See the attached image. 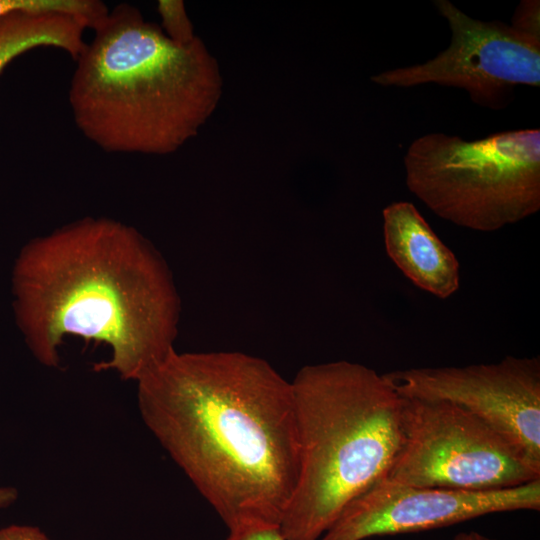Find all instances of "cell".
<instances>
[{
  "label": "cell",
  "mask_w": 540,
  "mask_h": 540,
  "mask_svg": "<svg viewBox=\"0 0 540 540\" xmlns=\"http://www.w3.org/2000/svg\"><path fill=\"white\" fill-rule=\"evenodd\" d=\"M141 418L228 531L280 526L299 472L291 382L237 351H172L137 382Z\"/></svg>",
  "instance_id": "6da1fadb"
},
{
  "label": "cell",
  "mask_w": 540,
  "mask_h": 540,
  "mask_svg": "<svg viewBox=\"0 0 540 540\" xmlns=\"http://www.w3.org/2000/svg\"><path fill=\"white\" fill-rule=\"evenodd\" d=\"M16 324L42 365H59L66 337L106 344L112 370L137 382L174 351L180 299L164 258L135 228L86 217L18 253L11 275Z\"/></svg>",
  "instance_id": "7a4b0ae2"
},
{
  "label": "cell",
  "mask_w": 540,
  "mask_h": 540,
  "mask_svg": "<svg viewBox=\"0 0 540 540\" xmlns=\"http://www.w3.org/2000/svg\"><path fill=\"white\" fill-rule=\"evenodd\" d=\"M93 31L68 91L81 133L105 152L150 155L171 154L196 136L223 86L203 41L174 43L128 3Z\"/></svg>",
  "instance_id": "3957f363"
},
{
  "label": "cell",
  "mask_w": 540,
  "mask_h": 540,
  "mask_svg": "<svg viewBox=\"0 0 540 540\" xmlns=\"http://www.w3.org/2000/svg\"><path fill=\"white\" fill-rule=\"evenodd\" d=\"M291 384L299 472L279 528L286 540H319L387 476L401 443L402 397L383 374L346 360L304 366Z\"/></svg>",
  "instance_id": "277c9868"
},
{
  "label": "cell",
  "mask_w": 540,
  "mask_h": 540,
  "mask_svg": "<svg viewBox=\"0 0 540 540\" xmlns=\"http://www.w3.org/2000/svg\"><path fill=\"white\" fill-rule=\"evenodd\" d=\"M406 185L439 217L491 232L540 209V130L466 141L429 133L404 156Z\"/></svg>",
  "instance_id": "5b68a950"
},
{
  "label": "cell",
  "mask_w": 540,
  "mask_h": 540,
  "mask_svg": "<svg viewBox=\"0 0 540 540\" xmlns=\"http://www.w3.org/2000/svg\"><path fill=\"white\" fill-rule=\"evenodd\" d=\"M386 478L412 486L488 491L540 479V471L467 410L446 401L402 397L401 443Z\"/></svg>",
  "instance_id": "8992f818"
},
{
  "label": "cell",
  "mask_w": 540,
  "mask_h": 540,
  "mask_svg": "<svg viewBox=\"0 0 540 540\" xmlns=\"http://www.w3.org/2000/svg\"><path fill=\"white\" fill-rule=\"evenodd\" d=\"M434 3L450 26L449 47L425 63L374 75V83L461 88L476 104L495 110L508 105L515 87L540 86V41L501 21L473 19L448 0Z\"/></svg>",
  "instance_id": "52a82bcc"
},
{
  "label": "cell",
  "mask_w": 540,
  "mask_h": 540,
  "mask_svg": "<svg viewBox=\"0 0 540 540\" xmlns=\"http://www.w3.org/2000/svg\"><path fill=\"white\" fill-rule=\"evenodd\" d=\"M406 398L457 405L507 438L540 471V359L507 356L498 363L422 367L383 374Z\"/></svg>",
  "instance_id": "ba28073f"
},
{
  "label": "cell",
  "mask_w": 540,
  "mask_h": 540,
  "mask_svg": "<svg viewBox=\"0 0 540 540\" xmlns=\"http://www.w3.org/2000/svg\"><path fill=\"white\" fill-rule=\"evenodd\" d=\"M517 510H540V479L505 489L463 491L406 485L385 477L349 502L319 540L425 531Z\"/></svg>",
  "instance_id": "9c48e42d"
},
{
  "label": "cell",
  "mask_w": 540,
  "mask_h": 540,
  "mask_svg": "<svg viewBox=\"0 0 540 540\" xmlns=\"http://www.w3.org/2000/svg\"><path fill=\"white\" fill-rule=\"evenodd\" d=\"M382 216L386 252L406 278L437 298L453 295L460 285L458 260L417 208L393 202Z\"/></svg>",
  "instance_id": "30bf717a"
},
{
  "label": "cell",
  "mask_w": 540,
  "mask_h": 540,
  "mask_svg": "<svg viewBox=\"0 0 540 540\" xmlns=\"http://www.w3.org/2000/svg\"><path fill=\"white\" fill-rule=\"evenodd\" d=\"M86 27L62 13L15 12L0 19V73L17 56L38 47L63 50L76 61L86 48Z\"/></svg>",
  "instance_id": "8fae6325"
},
{
  "label": "cell",
  "mask_w": 540,
  "mask_h": 540,
  "mask_svg": "<svg viewBox=\"0 0 540 540\" xmlns=\"http://www.w3.org/2000/svg\"><path fill=\"white\" fill-rule=\"evenodd\" d=\"M15 12L67 14L80 20L86 29L94 30L109 9L99 0H0V19Z\"/></svg>",
  "instance_id": "7c38bea8"
},
{
  "label": "cell",
  "mask_w": 540,
  "mask_h": 540,
  "mask_svg": "<svg viewBox=\"0 0 540 540\" xmlns=\"http://www.w3.org/2000/svg\"><path fill=\"white\" fill-rule=\"evenodd\" d=\"M157 9L162 19L161 29L174 43L185 46L197 36L189 20L183 1L160 0Z\"/></svg>",
  "instance_id": "4fadbf2b"
},
{
  "label": "cell",
  "mask_w": 540,
  "mask_h": 540,
  "mask_svg": "<svg viewBox=\"0 0 540 540\" xmlns=\"http://www.w3.org/2000/svg\"><path fill=\"white\" fill-rule=\"evenodd\" d=\"M519 33L540 41V2L523 0L515 10L512 25Z\"/></svg>",
  "instance_id": "5bb4252c"
},
{
  "label": "cell",
  "mask_w": 540,
  "mask_h": 540,
  "mask_svg": "<svg viewBox=\"0 0 540 540\" xmlns=\"http://www.w3.org/2000/svg\"><path fill=\"white\" fill-rule=\"evenodd\" d=\"M225 540H286L275 525H251L229 531Z\"/></svg>",
  "instance_id": "9a60e30c"
},
{
  "label": "cell",
  "mask_w": 540,
  "mask_h": 540,
  "mask_svg": "<svg viewBox=\"0 0 540 540\" xmlns=\"http://www.w3.org/2000/svg\"><path fill=\"white\" fill-rule=\"evenodd\" d=\"M0 540H50L37 527L11 525L0 529Z\"/></svg>",
  "instance_id": "2e32d148"
},
{
  "label": "cell",
  "mask_w": 540,
  "mask_h": 540,
  "mask_svg": "<svg viewBox=\"0 0 540 540\" xmlns=\"http://www.w3.org/2000/svg\"><path fill=\"white\" fill-rule=\"evenodd\" d=\"M18 498V491L14 487L0 486V509L11 505Z\"/></svg>",
  "instance_id": "e0dca14e"
},
{
  "label": "cell",
  "mask_w": 540,
  "mask_h": 540,
  "mask_svg": "<svg viewBox=\"0 0 540 540\" xmlns=\"http://www.w3.org/2000/svg\"><path fill=\"white\" fill-rule=\"evenodd\" d=\"M451 540H498L478 531L459 532Z\"/></svg>",
  "instance_id": "ac0fdd59"
}]
</instances>
